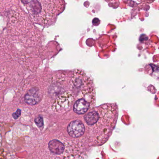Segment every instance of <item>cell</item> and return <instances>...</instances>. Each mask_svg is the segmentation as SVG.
Wrapping results in <instances>:
<instances>
[{"label":"cell","mask_w":159,"mask_h":159,"mask_svg":"<svg viewBox=\"0 0 159 159\" xmlns=\"http://www.w3.org/2000/svg\"><path fill=\"white\" fill-rule=\"evenodd\" d=\"M118 108L114 104H105L86 113L84 120L96 143L108 141L118 119Z\"/></svg>","instance_id":"cell-1"},{"label":"cell","mask_w":159,"mask_h":159,"mask_svg":"<svg viewBox=\"0 0 159 159\" xmlns=\"http://www.w3.org/2000/svg\"><path fill=\"white\" fill-rule=\"evenodd\" d=\"M67 132L70 137L78 139L83 136L85 132V126L79 120H74L69 123L67 127Z\"/></svg>","instance_id":"cell-2"},{"label":"cell","mask_w":159,"mask_h":159,"mask_svg":"<svg viewBox=\"0 0 159 159\" xmlns=\"http://www.w3.org/2000/svg\"><path fill=\"white\" fill-rule=\"evenodd\" d=\"M93 98H83L78 99L73 104V111L78 114H84L89 109Z\"/></svg>","instance_id":"cell-3"},{"label":"cell","mask_w":159,"mask_h":159,"mask_svg":"<svg viewBox=\"0 0 159 159\" xmlns=\"http://www.w3.org/2000/svg\"><path fill=\"white\" fill-rule=\"evenodd\" d=\"M39 91L37 87H33L30 90L24 97V101L29 105H35L40 100Z\"/></svg>","instance_id":"cell-4"},{"label":"cell","mask_w":159,"mask_h":159,"mask_svg":"<svg viewBox=\"0 0 159 159\" xmlns=\"http://www.w3.org/2000/svg\"><path fill=\"white\" fill-rule=\"evenodd\" d=\"M49 150L52 153L60 155L64 152L65 146L63 143L59 140H52L48 144Z\"/></svg>","instance_id":"cell-5"},{"label":"cell","mask_w":159,"mask_h":159,"mask_svg":"<svg viewBox=\"0 0 159 159\" xmlns=\"http://www.w3.org/2000/svg\"><path fill=\"white\" fill-rule=\"evenodd\" d=\"M24 4H27L29 7V10L33 14H38L41 11V5L37 1L22 2Z\"/></svg>","instance_id":"cell-6"},{"label":"cell","mask_w":159,"mask_h":159,"mask_svg":"<svg viewBox=\"0 0 159 159\" xmlns=\"http://www.w3.org/2000/svg\"><path fill=\"white\" fill-rule=\"evenodd\" d=\"M35 122L36 125L39 128H42L43 125V118L41 116H39L35 119Z\"/></svg>","instance_id":"cell-7"},{"label":"cell","mask_w":159,"mask_h":159,"mask_svg":"<svg viewBox=\"0 0 159 159\" xmlns=\"http://www.w3.org/2000/svg\"><path fill=\"white\" fill-rule=\"evenodd\" d=\"M21 115V110L20 109L17 110V111L15 113L13 114V117L15 119H18Z\"/></svg>","instance_id":"cell-8"}]
</instances>
